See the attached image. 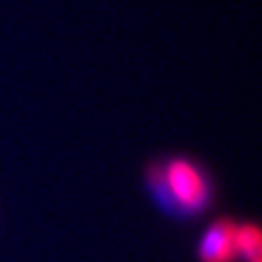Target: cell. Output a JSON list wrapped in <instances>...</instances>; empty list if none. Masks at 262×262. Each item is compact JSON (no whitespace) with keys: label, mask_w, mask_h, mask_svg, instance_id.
<instances>
[{"label":"cell","mask_w":262,"mask_h":262,"mask_svg":"<svg viewBox=\"0 0 262 262\" xmlns=\"http://www.w3.org/2000/svg\"><path fill=\"white\" fill-rule=\"evenodd\" d=\"M200 262H239L237 256V222L231 217H217L200 235Z\"/></svg>","instance_id":"obj_2"},{"label":"cell","mask_w":262,"mask_h":262,"mask_svg":"<svg viewBox=\"0 0 262 262\" xmlns=\"http://www.w3.org/2000/svg\"><path fill=\"white\" fill-rule=\"evenodd\" d=\"M237 256L243 262H262V233L254 222L237 224Z\"/></svg>","instance_id":"obj_3"},{"label":"cell","mask_w":262,"mask_h":262,"mask_svg":"<svg viewBox=\"0 0 262 262\" xmlns=\"http://www.w3.org/2000/svg\"><path fill=\"white\" fill-rule=\"evenodd\" d=\"M148 185L159 206L173 215H196L212 204V181L190 158H171L148 169Z\"/></svg>","instance_id":"obj_1"}]
</instances>
